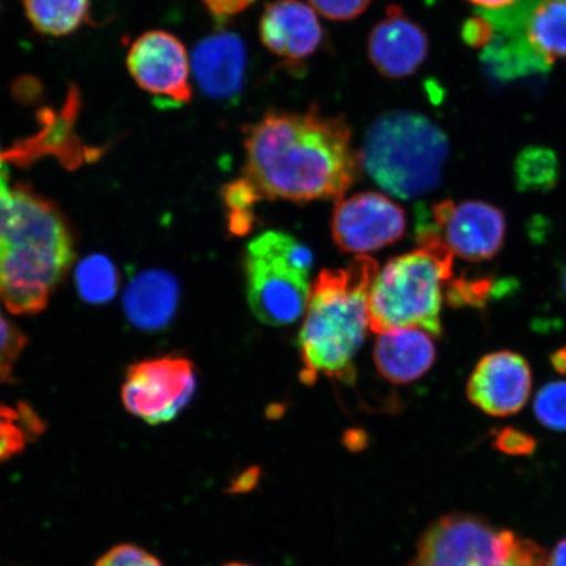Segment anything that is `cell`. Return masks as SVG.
I'll list each match as a JSON object with an SVG mask.
<instances>
[{
	"mask_svg": "<svg viewBox=\"0 0 566 566\" xmlns=\"http://www.w3.org/2000/svg\"><path fill=\"white\" fill-rule=\"evenodd\" d=\"M462 35L467 44L475 48H486L493 41L495 31L491 21L479 13L478 18L465 21Z\"/></svg>",
	"mask_w": 566,
	"mask_h": 566,
	"instance_id": "29",
	"label": "cell"
},
{
	"mask_svg": "<svg viewBox=\"0 0 566 566\" xmlns=\"http://www.w3.org/2000/svg\"><path fill=\"white\" fill-rule=\"evenodd\" d=\"M560 179V165L554 150L531 146L522 150L514 161V181L523 193H546L555 189Z\"/></svg>",
	"mask_w": 566,
	"mask_h": 566,
	"instance_id": "20",
	"label": "cell"
},
{
	"mask_svg": "<svg viewBox=\"0 0 566 566\" xmlns=\"http://www.w3.org/2000/svg\"><path fill=\"white\" fill-rule=\"evenodd\" d=\"M470 2L478 6L480 11H501L514 6L516 0H470Z\"/></svg>",
	"mask_w": 566,
	"mask_h": 566,
	"instance_id": "31",
	"label": "cell"
},
{
	"mask_svg": "<svg viewBox=\"0 0 566 566\" xmlns=\"http://www.w3.org/2000/svg\"><path fill=\"white\" fill-rule=\"evenodd\" d=\"M127 67L148 94L175 104H186L192 98L187 49L172 34L161 31L142 34L129 49Z\"/></svg>",
	"mask_w": 566,
	"mask_h": 566,
	"instance_id": "11",
	"label": "cell"
},
{
	"mask_svg": "<svg viewBox=\"0 0 566 566\" xmlns=\"http://www.w3.org/2000/svg\"><path fill=\"white\" fill-rule=\"evenodd\" d=\"M377 369L396 385L422 377L436 360V346L427 331L400 328L380 335L374 349Z\"/></svg>",
	"mask_w": 566,
	"mask_h": 566,
	"instance_id": "17",
	"label": "cell"
},
{
	"mask_svg": "<svg viewBox=\"0 0 566 566\" xmlns=\"http://www.w3.org/2000/svg\"><path fill=\"white\" fill-rule=\"evenodd\" d=\"M195 366L186 358L148 359L130 367L123 401L130 413L151 424L172 421L196 392Z\"/></svg>",
	"mask_w": 566,
	"mask_h": 566,
	"instance_id": "9",
	"label": "cell"
},
{
	"mask_svg": "<svg viewBox=\"0 0 566 566\" xmlns=\"http://www.w3.org/2000/svg\"><path fill=\"white\" fill-rule=\"evenodd\" d=\"M493 281H458L454 287L450 290L449 300L452 304L459 306H483L490 295L494 293Z\"/></svg>",
	"mask_w": 566,
	"mask_h": 566,
	"instance_id": "26",
	"label": "cell"
},
{
	"mask_svg": "<svg viewBox=\"0 0 566 566\" xmlns=\"http://www.w3.org/2000/svg\"><path fill=\"white\" fill-rule=\"evenodd\" d=\"M494 446L505 454L528 455L535 450L536 442L525 431L505 428L495 436Z\"/></svg>",
	"mask_w": 566,
	"mask_h": 566,
	"instance_id": "28",
	"label": "cell"
},
{
	"mask_svg": "<svg viewBox=\"0 0 566 566\" xmlns=\"http://www.w3.org/2000/svg\"><path fill=\"white\" fill-rule=\"evenodd\" d=\"M419 248L388 261L369 293L370 328L384 335L400 328H420L442 335V282L451 277L454 253L434 224L417 226Z\"/></svg>",
	"mask_w": 566,
	"mask_h": 566,
	"instance_id": "4",
	"label": "cell"
},
{
	"mask_svg": "<svg viewBox=\"0 0 566 566\" xmlns=\"http://www.w3.org/2000/svg\"><path fill=\"white\" fill-rule=\"evenodd\" d=\"M190 65L203 94L219 101L231 98L243 87L247 66L244 42L230 32L209 35L196 46Z\"/></svg>",
	"mask_w": 566,
	"mask_h": 566,
	"instance_id": "16",
	"label": "cell"
},
{
	"mask_svg": "<svg viewBox=\"0 0 566 566\" xmlns=\"http://www.w3.org/2000/svg\"><path fill=\"white\" fill-rule=\"evenodd\" d=\"M314 254L289 233L268 231L247 247V298L266 325L293 324L308 306Z\"/></svg>",
	"mask_w": 566,
	"mask_h": 566,
	"instance_id": "6",
	"label": "cell"
},
{
	"mask_svg": "<svg viewBox=\"0 0 566 566\" xmlns=\"http://www.w3.org/2000/svg\"><path fill=\"white\" fill-rule=\"evenodd\" d=\"M243 179L260 200H342L360 158L342 116L272 111L245 132Z\"/></svg>",
	"mask_w": 566,
	"mask_h": 566,
	"instance_id": "1",
	"label": "cell"
},
{
	"mask_svg": "<svg viewBox=\"0 0 566 566\" xmlns=\"http://www.w3.org/2000/svg\"><path fill=\"white\" fill-rule=\"evenodd\" d=\"M563 287H564V292L566 294V269H565V271L563 273Z\"/></svg>",
	"mask_w": 566,
	"mask_h": 566,
	"instance_id": "35",
	"label": "cell"
},
{
	"mask_svg": "<svg viewBox=\"0 0 566 566\" xmlns=\"http://www.w3.org/2000/svg\"><path fill=\"white\" fill-rule=\"evenodd\" d=\"M73 240L51 203L0 186V302L12 314L40 313L73 261Z\"/></svg>",
	"mask_w": 566,
	"mask_h": 566,
	"instance_id": "2",
	"label": "cell"
},
{
	"mask_svg": "<svg viewBox=\"0 0 566 566\" xmlns=\"http://www.w3.org/2000/svg\"><path fill=\"white\" fill-rule=\"evenodd\" d=\"M205 4L217 18H230L235 13L243 11L253 0H203Z\"/></svg>",
	"mask_w": 566,
	"mask_h": 566,
	"instance_id": "30",
	"label": "cell"
},
{
	"mask_svg": "<svg viewBox=\"0 0 566 566\" xmlns=\"http://www.w3.org/2000/svg\"><path fill=\"white\" fill-rule=\"evenodd\" d=\"M436 229L450 251L473 263L491 260L506 237L504 212L491 203L443 201L433 210Z\"/></svg>",
	"mask_w": 566,
	"mask_h": 566,
	"instance_id": "12",
	"label": "cell"
},
{
	"mask_svg": "<svg viewBox=\"0 0 566 566\" xmlns=\"http://www.w3.org/2000/svg\"><path fill=\"white\" fill-rule=\"evenodd\" d=\"M407 217L388 197L366 192L338 201L332 218V235L339 250L366 253L398 242Z\"/></svg>",
	"mask_w": 566,
	"mask_h": 566,
	"instance_id": "10",
	"label": "cell"
},
{
	"mask_svg": "<svg viewBox=\"0 0 566 566\" xmlns=\"http://www.w3.org/2000/svg\"><path fill=\"white\" fill-rule=\"evenodd\" d=\"M449 151L448 137L427 116L392 111L371 125L359 158L381 189L409 200L440 187Z\"/></svg>",
	"mask_w": 566,
	"mask_h": 566,
	"instance_id": "5",
	"label": "cell"
},
{
	"mask_svg": "<svg viewBox=\"0 0 566 566\" xmlns=\"http://www.w3.org/2000/svg\"><path fill=\"white\" fill-rule=\"evenodd\" d=\"M533 374L526 358L511 350L488 354L473 370L467 394L472 405L494 417L518 413L527 405Z\"/></svg>",
	"mask_w": 566,
	"mask_h": 566,
	"instance_id": "13",
	"label": "cell"
},
{
	"mask_svg": "<svg viewBox=\"0 0 566 566\" xmlns=\"http://www.w3.org/2000/svg\"><path fill=\"white\" fill-rule=\"evenodd\" d=\"M308 3L324 18L346 21L364 13L371 0H308Z\"/></svg>",
	"mask_w": 566,
	"mask_h": 566,
	"instance_id": "25",
	"label": "cell"
},
{
	"mask_svg": "<svg viewBox=\"0 0 566 566\" xmlns=\"http://www.w3.org/2000/svg\"><path fill=\"white\" fill-rule=\"evenodd\" d=\"M226 566H251V565H245V564H229V565H226Z\"/></svg>",
	"mask_w": 566,
	"mask_h": 566,
	"instance_id": "36",
	"label": "cell"
},
{
	"mask_svg": "<svg viewBox=\"0 0 566 566\" xmlns=\"http://www.w3.org/2000/svg\"><path fill=\"white\" fill-rule=\"evenodd\" d=\"M551 359L557 373L566 374V346L557 350Z\"/></svg>",
	"mask_w": 566,
	"mask_h": 566,
	"instance_id": "33",
	"label": "cell"
},
{
	"mask_svg": "<svg viewBox=\"0 0 566 566\" xmlns=\"http://www.w3.org/2000/svg\"><path fill=\"white\" fill-rule=\"evenodd\" d=\"M544 566H566V539L558 543L555 549L546 556Z\"/></svg>",
	"mask_w": 566,
	"mask_h": 566,
	"instance_id": "32",
	"label": "cell"
},
{
	"mask_svg": "<svg viewBox=\"0 0 566 566\" xmlns=\"http://www.w3.org/2000/svg\"><path fill=\"white\" fill-rule=\"evenodd\" d=\"M76 287L82 298L91 304H103L117 293L116 266L102 254H92L76 268Z\"/></svg>",
	"mask_w": 566,
	"mask_h": 566,
	"instance_id": "22",
	"label": "cell"
},
{
	"mask_svg": "<svg viewBox=\"0 0 566 566\" xmlns=\"http://www.w3.org/2000/svg\"><path fill=\"white\" fill-rule=\"evenodd\" d=\"M378 271L377 261L358 256L346 268L318 274L300 335L304 384H314L318 374L353 381V358L370 327L369 293Z\"/></svg>",
	"mask_w": 566,
	"mask_h": 566,
	"instance_id": "3",
	"label": "cell"
},
{
	"mask_svg": "<svg viewBox=\"0 0 566 566\" xmlns=\"http://www.w3.org/2000/svg\"><path fill=\"white\" fill-rule=\"evenodd\" d=\"M367 53L378 73L389 80L413 75L429 54V38L422 27L408 18L398 6L370 33Z\"/></svg>",
	"mask_w": 566,
	"mask_h": 566,
	"instance_id": "14",
	"label": "cell"
},
{
	"mask_svg": "<svg viewBox=\"0 0 566 566\" xmlns=\"http://www.w3.org/2000/svg\"><path fill=\"white\" fill-rule=\"evenodd\" d=\"M534 413L549 430L566 431V381L557 380L542 387L536 394Z\"/></svg>",
	"mask_w": 566,
	"mask_h": 566,
	"instance_id": "23",
	"label": "cell"
},
{
	"mask_svg": "<svg viewBox=\"0 0 566 566\" xmlns=\"http://www.w3.org/2000/svg\"><path fill=\"white\" fill-rule=\"evenodd\" d=\"M95 566H161L157 557L145 549L123 544L106 552Z\"/></svg>",
	"mask_w": 566,
	"mask_h": 566,
	"instance_id": "27",
	"label": "cell"
},
{
	"mask_svg": "<svg viewBox=\"0 0 566 566\" xmlns=\"http://www.w3.org/2000/svg\"><path fill=\"white\" fill-rule=\"evenodd\" d=\"M24 7L35 30L65 35L87 20L90 0H24Z\"/></svg>",
	"mask_w": 566,
	"mask_h": 566,
	"instance_id": "19",
	"label": "cell"
},
{
	"mask_svg": "<svg viewBox=\"0 0 566 566\" xmlns=\"http://www.w3.org/2000/svg\"><path fill=\"white\" fill-rule=\"evenodd\" d=\"M479 13L499 33L483 55L494 74L513 77L546 71L566 59V0H516L506 10Z\"/></svg>",
	"mask_w": 566,
	"mask_h": 566,
	"instance_id": "7",
	"label": "cell"
},
{
	"mask_svg": "<svg viewBox=\"0 0 566 566\" xmlns=\"http://www.w3.org/2000/svg\"><path fill=\"white\" fill-rule=\"evenodd\" d=\"M546 554L471 515H446L421 536L409 566H544Z\"/></svg>",
	"mask_w": 566,
	"mask_h": 566,
	"instance_id": "8",
	"label": "cell"
},
{
	"mask_svg": "<svg viewBox=\"0 0 566 566\" xmlns=\"http://www.w3.org/2000/svg\"><path fill=\"white\" fill-rule=\"evenodd\" d=\"M260 38L269 52L289 62H300L322 45L323 28L310 4L275 0L261 17Z\"/></svg>",
	"mask_w": 566,
	"mask_h": 566,
	"instance_id": "15",
	"label": "cell"
},
{
	"mask_svg": "<svg viewBox=\"0 0 566 566\" xmlns=\"http://www.w3.org/2000/svg\"><path fill=\"white\" fill-rule=\"evenodd\" d=\"M42 430L44 424L30 407L0 406V463L19 454Z\"/></svg>",
	"mask_w": 566,
	"mask_h": 566,
	"instance_id": "21",
	"label": "cell"
},
{
	"mask_svg": "<svg viewBox=\"0 0 566 566\" xmlns=\"http://www.w3.org/2000/svg\"><path fill=\"white\" fill-rule=\"evenodd\" d=\"M24 346L25 337L0 313V384L10 379L13 366Z\"/></svg>",
	"mask_w": 566,
	"mask_h": 566,
	"instance_id": "24",
	"label": "cell"
},
{
	"mask_svg": "<svg viewBox=\"0 0 566 566\" xmlns=\"http://www.w3.org/2000/svg\"><path fill=\"white\" fill-rule=\"evenodd\" d=\"M6 155L0 151V186L2 184L9 182V179H7V176H9V172H7V168L4 166Z\"/></svg>",
	"mask_w": 566,
	"mask_h": 566,
	"instance_id": "34",
	"label": "cell"
},
{
	"mask_svg": "<svg viewBox=\"0 0 566 566\" xmlns=\"http://www.w3.org/2000/svg\"><path fill=\"white\" fill-rule=\"evenodd\" d=\"M179 303V283L163 271L140 273L126 289L124 306L129 322L146 331H157L171 322Z\"/></svg>",
	"mask_w": 566,
	"mask_h": 566,
	"instance_id": "18",
	"label": "cell"
}]
</instances>
